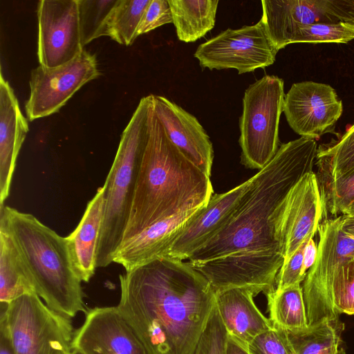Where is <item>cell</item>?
Wrapping results in <instances>:
<instances>
[{
	"label": "cell",
	"instance_id": "1",
	"mask_svg": "<svg viewBox=\"0 0 354 354\" xmlns=\"http://www.w3.org/2000/svg\"><path fill=\"white\" fill-rule=\"evenodd\" d=\"M315 140L281 145L272 159L254 176L227 223L188 258L189 263L215 259L219 270L243 285H272L284 262L277 241L278 208L292 187L312 171Z\"/></svg>",
	"mask_w": 354,
	"mask_h": 354
},
{
	"label": "cell",
	"instance_id": "2",
	"mask_svg": "<svg viewBox=\"0 0 354 354\" xmlns=\"http://www.w3.org/2000/svg\"><path fill=\"white\" fill-rule=\"evenodd\" d=\"M117 308L148 354H194L215 305L208 280L167 256L119 276Z\"/></svg>",
	"mask_w": 354,
	"mask_h": 354
},
{
	"label": "cell",
	"instance_id": "3",
	"mask_svg": "<svg viewBox=\"0 0 354 354\" xmlns=\"http://www.w3.org/2000/svg\"><path fill=\"white\" fill-rule=\"evenodd\" d=\"M213 194L209 176L168 138L151 95L148 140L122 243L158 221L205 206Z\"/></svg>",
	"mask_w": 354,
	"mask_h": 354
},
{
	"label": "cell",
	"instance_id": "4",
	"mask_svg": "<svg viewBox=\"0 0 354 354\" xmlns=\"http://www.w3.org/2000/svg\"><path fill=\"white\" fill-rule=\"evenodd\" d=\"M0 227L12 237L37 295L52 310L72 318L86 312L82 282L73 265L66 237L35 216L0 205Z\"/></svg>",
	"mask_w": 354,
	"mask_h": 354
},
{
	"label": "cell",
	"instance_id": "5",
	"mask_svg": "<svg viewBox=\"0 0 354 354\" xmlns=\"http://www.w3.org/2000/svg\"><path fill=\"white\" fill-rule=\"evenodd\" d=\"M151 104V95L140 100L121 135L104 182V206L96 252V268H104L113 263L122 242L148 140Z\"/></svg>",
	"mask_w": 354,
	"mask_h": 354
},
{
	"label": "cell",
	"instance_id": "6",
	"mask_svg": "<svg viewBox=\"0 0 354 354\" xmlns=\"http://www.w3.org/2000/svg\"><path fill=\"white\" fill-rule=\"evenodd\" d=\"M283 80L265 75L245 91L239 120L241 163L261 169L279 149V124L285 98Z\"/></svg>",
	"mask_w": 354,
	"mask_h": 354
},
{
	"label": "cell",
	"instance_id": "7",
	"mask_svg": "<svg viewBox=\"0 0 354 354\" xmlns=\"http://www.w3.org/2000/svg\"><path fill=\"white\" fill-rule=\"evenodd\" d=\"M15 354H73L71 318L50 308L35 293L11 301L0 315Z\"/></svg>",
	"mask_w": 354,
	"mask_h": 354
},
{
	"label": "cell",
	"instance_id": "8",
	"mask_svg": "<svg viewBox=\"0 0 354 354\" xmlns=\"http://www.w3.org/2000/svg\"><path fill=\"white\" fill-rule=\"evenodd\" d=\"M277 52L260 19L252 26L227 28L199 45L194 55L203 68H235L242 74L272 65Z\"/></svg>",
	"mask_w": 354,
	"mask_h": 354
},
{
	"label": "cell",
	"instance_id": "9",
	"mask_svg": "<svg viewBox=\"0 0 354 354\" xmlns=\"http://www.w3.org/2000/svg\"><path fill=\"white\" fill-rule=\"evenodd\" d=\"M101 75L95 55L84 50L71 62L54 68L39 65L30 73L25 104L30 121L59 111L82 86Z\"/></svg>",
	"mask_w": 354,
	"mask_h": 354
},
{
	"label": "cell",
	"instance_id": "10",
	"mask_svg": "<svg viewBox=\"0 0 354 354\" xmlns=\"http://www.w3.org/2000/svg\"><path fill=\"white\" fill-rule=\"evenodd\" d=\"M261 7V20L277 51L300 26L354 24V0H263Z\"/></svg>",
	"mask_w": 354,
	"mask_h": 354
},
{
	"label": "cell",
	"instance_id": "11",
	"mask_svg": "<svg viewBox=\"0 0 354 354\" xmlns=\"http://www.w3.org/2000/svg\"><path fill=\"white\" fill-rule=\"evenodd\" d=\"M326 216L317 174L306 173L292 187L277 211L276 236L288 259L310 236H315Z\"/></svg>",
	"mask_w": 354,
	"mask_h": 354
},
{
	"label": "cell",
	"instance_id": "12",
	"mask_svg": "<svg viewBox=\"0 0 354 354\" xmlns=\"http://www.w3.org/2000/svg\"><path fill=\"white\" fill-rule=\"evenodd\" d=\"M37 57L39 65L65 64L83 50L78 0H41L37 6Z\"/></svg>",
	"mask_w": 354,
	"mask_h": 354
},
{
	"label": "cell",
	"instance_id": "13",
	"mask_svg": "<svg viewBox=\"0 0 354 354\" xmlns=\"http://www.w3.org/2000/svg\"><path fill=\"white\" fill-rule=\"evenodd\" d=\"M283 112L296 133L315 140L334 132L343 104L330 85L305 81L293 84L285 95Z\"/></svg>",
	"mask_w": 354,
	"mask_h": 354
},
{
	"label": "cell",
	"instance_id": "14",
	"mask_svg": "<svg viewBox=\"0 0 354 354\" xmlns=\"http://www.w3.org/2000/svg\"><path fill=\"white\" fill-rule=\"evenodd\" d=\"M318 232L317 255L302 286L308 326L320 320L335 270L354 257V238L342 230L339 216L326 218L320 223Z\"/></svg>",
	"mask_w": 354,
	"mask_h": 354
},
{
	"label": "cell",
	"instance_id": "15",
	"mask_svg": "<svg viewBox=\"0 0 354 354\" xmlns=\"http://www.w3.org/2000/svg\"><path fill=\"white\" fill-rule=\"evenodd\" d=\"M72 348L82 354H148L117 306L86 311L84 323L75 331Z\"/></svg>",
	"mask_w": 354,
	"mask_h": 354
},
{
	"label": "cell",
	"instance_id": "16",
	"mask_svg": "<svg viewBox=\"0 0 354 354\" xmlns=\"http://www.w3.org/2000/svg\"><path fill=\"white\" fill-rule=\"evenodd\" d=\"M251 178L222 194H214L181 228L164 256L187 260L227 223L248 189Z\"/></svg>",
	"mask_w": 354,
	"mask_h": 354
},
{
	"label": "cell",
	"instance_id": "17",
	"mask_svg": "<svg viewBox=\"0 0 354 354\" xmlns=\"http://www.w3.org/2000/svg\"><path fill=\"white\" fill-rule=\"evenodd\" d=\"M153 110L171 142L196 167L210 177L214 150L198 120L167 98L152 95Z\"/></svg>",
	"mask_w": 354,
	"mask_h": 354
},
{
	"label": "cell",
	"instance_id": "18",
	"mask_svg": "<svg viewBox=\"0 0 354 354\" xmlns=\"http://www.w3.org/2000/svg\"><path fill=\"white\" fill-rule=\"evenodd\" d=\"M260 293L249 287L228 288L215 292V302L228 335L246 348L258 335L272 327L255 305Z\"/></svg>",
	"mask_w": 354,
	"mask_h": 354
},
{
	"label": "cell",
	"instance_id": "19",
	"mask_svg": "<svg viewBox=\"0 0 354 354\" xmlns=\"http://www.w3.org/2000/svg\"><path fill=\"white\" fill-rule=\"evenodd\" d=\"M28 131L8 82L0 75V205L8 198L19 152Z\"/></svg>",
	"mask_w": 354,
	"mask_h": 354
},
{
	"label": "cell",
	"instance_id": "20",
	"mask_svg": "<svg viewBox=\"0 0 354 354\" xmlns=\"http://www.w3.org/2000/svg\"><path fill=\"white\" fill-rule=\"evenodd\" d=\"M200 208L158 221L123 242L113 262L129 272L164 256L187 221Z\"/></svg>",
	"mask_w": 354,
	"mask_h": 354
},
{
	"label": "cell",
	"instance_id": "21",
	"mask_svg": "<svg viewBox=\"0 0 354 354\" xmlns=\"http://www.w3.org/2000/svg\"><path fill=\"white\" fill-rule=\"evenodd\" d=\"M105 187H99L87 203L79 224L66 237L73 267L80 280L88 283L95 274L96 252L103 218Z\"/></svg>",
	"mask_w": 354,
	"mask_h": 354
},
{
	"label": "cell",
	"instance_id": "22",
	"mask_svg": "<svg viewBox=\"0 0 354 354\" xmlns=\"http://www.w3.org/2000/svg\"><path fill=\"white\" fill-rule=\"evenodd\" d=\"M32 292L35 290L26 265L10 235L0 227V315L11 301Z\"/></svg>",
	"mask_w": 354,
	"mask_h": 354
},
{
	"label": "cell",
	"instance_id": "23",
	"mask_svg": "<svg viewBox=\"0 0 354 354\" xmlns=\"http://www.w3.org/2000/svg\"><path fill=\"white\" fill-rule=\"evenodd\" d=\"M177 37L194 42L215 25L218 0H168Z\"/></svg>",
	"mask_w": 354,
	"mask_h": 354
},
{
	"label": "cell",
	"instance_id": "24",
	"mask_svg": "<svg viewBox=\"0 0 354 354\" xmlns=\"http://www.w3.org/2000/svg\"><path fill=\"white\" fill-rule=\"evenodd\" d=\"M344 328L339 319L324 318L306 329L287 333L295 354H343Z\"/></svg>",
	"mask_w": 354,
	"mask_h": 354
},
{
	"label": "cell",
	"instance_id": "25",
	"mask_svg": "<svg viewBox=\"0 0 354 354\" xmlns=\"http://www.w3.org/2000/svg\"><path fill=\"white\" fill-rule=\"evenodd\" d=\"M270 320L274 326L295 332L308 326L306 308L301 283L283 289L274 288L268 294Z\"/></svg>",
	"mask_w": 354,
	"mask_h": 354
},
{
	"label": "cell",
	"instance_id": "26",
	"mask_svg": "<svg viewBox=\"0 0 354 354\" xmlns=\"http://www.w3.org/2000/svg\"><path fill=\"white\" fill-rule=\"evenodd\" d=\"M343 313L354 315V257L341 263L335 270L320 320H338Z\"/></svg>",
	"mask_w": 354,
	"mask_h": 354
},
{
	"label": "cell",
	"instance_id": "27",
	"mask_svg": "<svg viewBox=\"0 0 354 354\" xmlns=\"http://www.w3.org/2000/svg\"><path fill=\"white\" fill-rule=\"evenodd\" d=\"M151 0H118L111 12L103 30L108 36L120 44L131 45L144 12Z\"/></svg>",
	"mask_w": 354,
	"mask_h": 354
},
{
	"label": "cell",
	"instance_id": "28",
	"mask_svg": "<svg viewBox=\"0 0 354 354\" xmlns=\"http://www.w3.org/2000/svg\"><path fill=\"white\" fill-rule=\"evenodd\" d=\"M317 164L322 181L339 176L354 167V124L337 140L317 149Z\"/></svg>",
	"mask_w": 354,
	"mask_h": 354
},
{
	"label": "cell",
	"instance_id": "29",
	"mask_svg": "<svg viewBox=\"0 0 354 354\" xmlns=\"http://www.w3.org/2000/svg\"><path fill=\"white\" fill-rule=\"evenodd\" d=\"M118 0H78L81 42L83 47L102 37L106 20Z\"/></svg>",
	"mask_w": 354,
	"mask_h": 354
},
{
	"label": "cell",
	"instance_id": "30",
	"mask_svg": "<svg viewBox=\"0 0 354 354\" xmlns=\"http://www.w3.org/2000/svg\"><path fill=\"white\" fill-rule=\"evenodd\" d=\"M353 39L354 24H316L298 28L289 37L286 45L295 43L346 44Z\"/></svg>",
	"mask_w": 354,
	"mask_h": 354
},
{
	"label": "cell",
	"instance_id": "31",
	"mask_svg": "<svg viewBox=\"0 0 354 354\" xmlns=\"http://www.w3.org/2000/svg\"><path fill=\"white\" fill-rule=\"evenodd\" d=\"M325 213L342 214L354 201V167L345 174L319 184Z\"/></svg>",
	"mask_w": 354,
	"mask_h": 354
},
{
	"label": "cell",
	"instance_id": "32",
	"mask_svg": "<svg viewBox=\"0 0 354 354\" xmlns=\"http://www.w3.org/2000/svg\"><path fill=\"white\" fill-rule=\"evenodd\" d=\"M227 337V331L215 302L194 354H225Z\"/></svg>",
	"mask_w": 354,
	"mask_h": 354
},
{
	"label": "cell",
	"instance_id": "33",
	"mask_svg": "<svg viewBox=\"0 0 354 354\" xmlns=\"http://www.w3.org/2000/svg\"><path fill=\"white\" fill-rule=\"evenodd\" d=\"M247 349L250 354H295L287 332L273 325L255 337Z\"/></svg>",
	"mask_w": 354,
	"mask_h": 354
},
{
	"label": "cell",
	"instance_id": "34",
	"mask_svg": "<svg viewBox=\"0 0 354 354\" xmlns=\"http://www.w3.org/2000/svg\"><path fill=\"white\" fill-rule=\"evenodd\" d=\"M311 238H313V236L306 239L297 250L284 261L277 277L276 289H283L304 281L307 273L304 270L303 253L306 243Z\"/></svg>",
	"mask_w": 354,
	"mask_h": 354
},
{
	"label": "cell",
	"instance_id": "35",
	"mask_svg": "<svg viewBox=\"0 0 354 354\" xmlns=\"http://www.w3.org/2000/svg\"><path fill=\"white\" fill-rule=\"evenodd\" d=\"M170 23L173 19L168 0H151L138 26L137 37Z\"/></svg>",
	"mask_w": 354,
	"mask_h": 354
},
{
	"label": "cell",
	"instance_id": "36",
	"mask_svg": "<svg viewBox=\"0 0 354 354\" xmlns=\"http://www.w3.org/2000/svg\"><path fill=\"white\" fill-rule=\"evenodd\" d=\"M318 248L313 238L310 239L306 243L303 253L304 270L308 272V270L313 266L317 255Z\"/></svg>",
	"mask_w": 354,
	"mask_h": 354
},
{
	"label": "cell",
	"instance_id": "37",
	"mask_svg": "<svg viewBox=\"0 0 354 354\" xmlns=\"http://www.w3.org/2000/svg\"><path fill=\"white\" fill-rule=\"evenodd\" d=\"M0 354H15L7 329L1 323H0Z\"/></svg>",
	"mask_w": 354,
	"mask_h": 354
},
{
	"label": "cell",
	"instance_id": "38",
	"mask_svg": "<svg viewBox=\"0 0 354 354\" xmlns=\"http://www.w3.org/2000/svg\"><path fill=\"white\" fill-rule=\"evenodd\" d=\"M225 354H250L248 349L228 335Z\"/></svg>",
	"mask_w": 354,
	"mask_h": 354
},
{
	"label": "cell",
	"instance_id": "39",
	"mask_svg": "<svg viewBox=\"0 0 354 354\" xmlns=\"http://www.w3.org/2000/svg\"><path fill=\"white\" fill-rule=\"evenodd\" d=\"M339 217L342 230L354 238V214H342Z\"/></svg>",
	"mask_w": 354,
	"mask_h": 354
},
{
	"label": "cell",
	"instance_id": "40",
	"mask_svg": "<svg viewBox=\"0 0 354 354\" xmlns=\"http://www.w3.org/2000/svg\"><path fill=\"white\" fill-rule=\"evenodd\" d=\"M343 214H354V201L349 205Z\"/></svg>",
	"mask_w": 354,
	"mask_h": 354
},
{
	"label": "cell",
	"instance_id": "41",
	"mask_svg": "<svg viewBox=\"0 0 354 354\" xmlns=\"http://www.w3.org/2000/svg\"><path fill=\"white\" fill-rule=\"evenodd\" d=\"M73 354H82V353H79V352H77L76 351H73Z\"/></svg>",
	"mask_w": 354,
	"mask_h": 354
}]
</instances>
